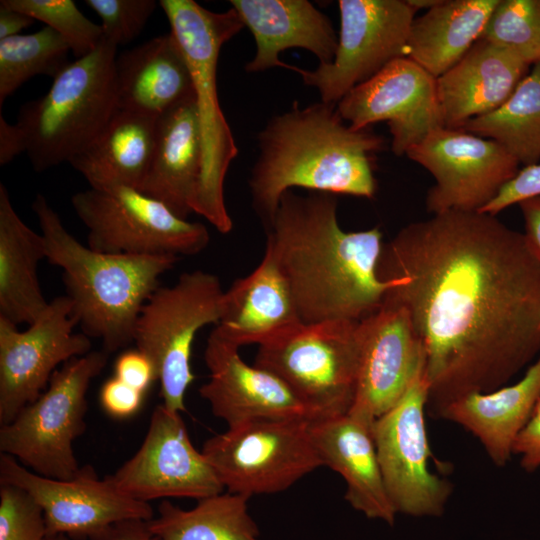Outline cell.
Here are the masks:
<instances>
[{
	"mask_svg": "<svg viewBox=\"0 0 540 540\" xmlns=\"http://www.w3.org/2000/svg\"><path fill=\"white\" fill-rule=\"evenodd\" d=\"M384 301L408 313L424 353L427 407L507 383L540 354V258L495 215L446 211L383 244Z\"/></svg>",
	"mask_w": 540,
	"mask_h": 540,
	"instance_id": "1",
	"label": "cell"
},
{
	"mask_svg": "<svg viewBox=\"0 0 540 540\" xmlns=\"http://www.w3.org/2000/svg\"><path fill=\"white\" fill-rule=\"evenodd\" d=\"M265 232L302 323L360 322L382 307L394 283L377 273L382 232L344 231L334 194L286 191Z\"/></svg>",
	"mask_w": 540,
	"mask_h": 540,
	"instance_id": "2",
	"label": "cell"
},
{
	"mask_svg": "<svg viewBox=\"0 0 540 540\" xmlns=\"http://www.w3.org/2000/svg\"><path fill=\"white\" fill-rule=\"evenodd\" d=\"M258 156L248 180L251 204L265 231L282 195L300 187L312 192L373 198L377 191L373 155L383 137L355 129L336 104L312 103L269 119L258 133Z\"/></svg>",
	"mask_w": 540,
	"mask_h": 540,
	"instance_id": "3",
	"label": "cell"
},
{
	"mask_svg": "<svg viewBox=\"0 0 540 540\" xmlns=\"http://www.w3.org/2000/svg\"><path fill=\"white\" fill-rule=\"evenodd\" d=\"M32 209L45 241L46 259L62 269L72 314L83 333L100 339L108 353L132 343L142 307L160 286V276L179 257L97 252L65 228L43 195L35 197Z\"/></svg>",
	"mask_w": 540,
	"mask_h": 540,
	"instance_id": "4",
	"label": "cell"
},
{
	"mask_svg": "<svg viewBox=\"0 0 540 540\" xmlns=\"http://www.w3.org/2000/svg\"><path fill=\"white\" fill-rule=\"evenodd\" d=\"M159 6L187 60L200 122L202 167L193 213L227 234L233 222L225 204L224 182L238 148L219 103L217 64L222 46L244 24L232 7L214 12L193 0H161Z\"/></svg>",
	"mask_w": 540,
	"mask_h": 540,
	"instance_id": "5",
	"label": "cell"
},
{
	"mask_svg": "<svg viewBox=\"0 0 540 540\" xmlns=\"http://www.w3.org/2000/svg\"><path fill=\"white\" fill-rule=\"evenodd\" d=\"M117 46L105 38L55 77L42 97L25 103L16 124L35 171H45L82 152L119 110Z\"/></svg>",
	"mask_w": 540,
	"mask_h": 540,
	"instance_id": "6",
	"label": "cell"
},
{
	"mask_svg": "<svg viewBox=\"0 0 540 540\" xmlns=\"http://www.w3.org/2000/svg\"><path fill=\"white\" fill-rule=\"evenodd\" d=\"M360 322L300 323L259 345L254 365L278 376L314 419L346 414L356 391Z\"/></svg>",
	"mask_w": 540,
	"mask_h": 540,
	"instance_id": "7",
	"label": "cell"
},
{
	"mask_svg": "<svg viewBox=\"0 0 540 540\" xmlns=\"http://www.w3.org/2000/svg\"><path fill=\"white\" fill-rule=\"evenodd\" d=\"M109 353L93 350L65 362L47 388L0 428V451L41 476L68 480L80 468L73 442L86 429L87 391Z\"/></svg>",
	"mask_w": 540,
	"mask_h": 540,
	"instance_id": "8",
	"label": "cell"
},
{
	"mask_svg": "<svg viewBox=\"0 0 540 540\" xmlns=\"http://www.w3.org/2000/svg\"><path fill=\"white\" fill-rule=\"evenodd\" d=\"M224 292L216 275L185 272L174 285L159 286L140 311L133 342L151 361L162 404L172 411L185 410V393L194 380L192 344L199 329L220 321Z\"/></svg>",
	"mask_w": 540,
	"mask_h": 540,
	"instance_id": "9",
	"label": "cell"
},
{
	"mask_svg": "<svg viewBox=\"0 0 540 540\" xmlns=\"http://www.w3.org/2000/svg\"><path fill=\"white\" fill-rule=\"evenodd\" d=\"M310 419H261L228 427L201 452L227 492L246 497L290 488L323 466L309 431Z\"/></svg>",
	"mask_w": 540,
	"mask_h": 540,
	"instance_id": "10",
	"label": "cell"
},
{
	"mask_svg": "<svg viewBox=\"0 0 540 540\" xmlns=\"http://www.w3.org/2000/svg\"><path fill=\"white\" fill-rule=\"evenodd\" d=\"M72 207L88 229V247L119 255L190 256L210 240L202 223L180 218L162 202L128 186L89 188Z\"/></svg>",
	"mask_w": 540,
	"mask_h": 540,
	"instance_id": "11",
	"label": "cell"
},
{
	"mask_svg": "<svg viewBox=\"0 0 540 540\" xmlns=\"http://www.w3.org/2000/svg\"><path fill=\"white\" fill-rule=\"evenodd\" d=\"M340 30L333 61L314 70L298 68L303 83L322 102L337 104L351 89L392 61L407 57L417 12L408 0H339Z\"/></svg>",
	"mask_w": 540,
	"mask_h": 540,
	"instance_id": "12",
	"label": "cell"
},
{
	"mask_svg": "<svg viewBox=\"0 0 540 540\" xmlns=\"http://www.w3.org/2000/svg\"><path fill=\"white\" fill-rule=\"evenodd\" d=\"M428 383L424 369L405 393L372 425V434L389 498L397 513L440 516L451 484L431 472L425 409Z\"/></svg>",
	"mask_w": 540,
	"mask_h": 540,
	"instance_id": "13",
	"label": "cell"
},
{
	"mask_svg": "<svg viewBox=\"0 0 540 540\" xmlns=\"http://www.w3.org/2000/svg\"><path fill=\"white\" fill-rule=\"evenodd\" d=\"M406 156L435 180L426 195L431 214L480 211L520 170L500 144L462 128L439 126Z\"/></svg>",
	"mask_w": 540,
	"mask_h": 540,
	"instance_id": "14",
	"label": "cell"
},
{
	"mask_svg": "<svg viewBox=\"0 0 540 540\" xmlns=\"http://www.w3.org/2000/svg\"><path fill=\"white\" fill-rule=\"evenodd\" d=\"M0 484L20 487L35 498L44 513L47 539L64 535L100 540L117 523L154 517L150 503L126 495L108 476L100 479L89 465L71 479L58 480L36 474L1 453Z\"/></svg>",
	"mask_w": 540,
	"mask_h": 540,
	"instance_id": "15",
	"label": "cell"
},
{
	"mask_svg": "<svg viewBox=\"0 0 540 540\" xmlns=\"http://www.w3.org/2000/svg\"><path fill=\"white\" fill-rule=\"evenodd\" d=\"M72 301L58 296L24 331L0 318V424L11 422L47 388L60 364L91 350L90 337L74 333Z\"/></svg>",
	"mask_w": 540,
	"mask_h": 540,
	"instance_id": "16",
	"label": "cell"
},
{
	"mask_svg": "<svg viewBox=\"0 0 540 540\" xmlns=\"http://www.w3.org/2000/svg\"><path fill=\"white\" fill-rule=\"evenodd\" d=\"M126 495L143 502L161 498L197 501L224 492L190 439L181 413L157 405L137 452L108 476Z\"/></svg>",
	"mask_w": 540,
	"mask_h": 540,
	"instance_id": "17",
	"label": "cell"
},
{
	"mask_svg": "<svg viewBox=\"0 0 540 540\" xmlns=\"http://www.w3.org/2000/svg\"><path fill=\"white\" fill-rule=\"evenodd\" d=\"M344 121L355 129L386 122L396 156L442 126L436 78L408 57L398 58L351 89L337 104Z\"/></svg>",
	"mask_w": 540,
	"mask_h": 540,
	"instance_id": "18",
	"label": "cell"
},
{
	"mask_svg": "<svg viewBox=\"0 0 540 540\" xmlns=\"http://www.w3.org/2000/svg\"><path fill=\"white\" fill-rule=\"evenodd\" d=\"M360 325L357 384L348 413L373 424L424 369V353L407 311L396 303L384 301Z\"/></svg>",
	"mask_w": 540,
	"mask_h": 540,
	"instance_id": "19",
	"label": "cell"
},
{
	"mask_svg": "<svg viewBox=\"0 0 540 540\" xmlns=\"http://www.w3.org/2000/svg\"><path fill=\"white\" fill-rule=\"evenodd\" d=\"M239 348L214 329L207 339L204 361L209 380L199 393L215 417L228 427L261 419H314L278 376L244 362Z\"/></svg>",
	"mask_w": 540,
	"mask_h": 540,
	"instance_id": "20",
	"label": "cell"
},
{
	"mask_svg": "<svg viewBox=\"0 0 540 540\" xmlns=\"http://www.w3.org/2000/svg\"><path fill=\"white\" fill-rule=\"evenodd\" d=\"M372 425L346 413L312 419L309 431L323 466L345 480V500L367 518L393 525L397 512L384 483Z\"/></svg>",
	"mask_w": 540,
	"mask_h": 540,
	"instance_id": "21",
	"label": "cell"
},
{
	"mask_svg": "<svg viewBox=\"0 0 540 540\" xmlns=\"http://www.w3.org/2000/svg\"><path fill=\"white\" fill-rule=\"evenodd\" d=\"M244 27L252 33L256 53L246 64L249 73L283 67L298 68L280 60L289 48H302L315 55L319 64L333 61L338 36L327 15L307 0H230Z\"/></svg>",
	"mask_w": 540,
	"mask_h": 540,
	"instance_id": "22",
	"label": "cell"
},
{
	"mask_svg": "<svg viewBox=\"0 0 540 540\" xmlns=\"http://www.w3.org/2000/svg\"><path fill=\"white\" fill-rule=\"evenodd\" d=\"M529 65L507 49L480 39L436 78L442 126L462 128L501 106L528 74Z\"/></svg>",
	"mask_w": 540,
	"mask_h": 540,
	"instance_id": "23",
	"label": "cell"
},
{
	"mask_svg": "<svg viewBox=\"0 0 540 540\" xmlns=\"http://www.w3.org/2000/svg\"><path fill=\"white\" fill-rule=\"evenodd\" d=\"M202 141L195 97L158 116L146 175L139 187L187 219L199 185Z\"/></svg>",
	"mask_w": 540,
	"mask_h": 540,
	"instance_id": "24",
	"label": "cell"
},
{
	"mask_svg": "<svg viewBox=\"0 0 540 540\" xmlns=\"http://www.w3.org/2000/svg\"><path fill=\"white\" fill-rule=\"evenodd\" d=\"M300 323L288 282L265 247L258 266L224 292L214 330L238 347L259 346Z\"/></svg>",
	"mask_w": 540,
	"mask_h": 540,
	"instance_id": "25",
	"label": "cell"
},
{
	"mask_svg": "<svg viewBox=\"0 0 540 540\" xmlns=\"http://www.w3.org/2000/svg\"><path fill=\"white\" fill-rule=\"evenodd\" d=\"M115 74L119 109L158 117L195 97L187 60L171 32L118 55Z\"/></svg>",
	"mask_w": 540,
	"mask_h": 540,
	"instance_id": "26",
	"label": "cell"
},
{
	"mask_svg": "<svg viewBox=\"0 0 540 540\" xmlns=\"http://www.w3.org/2000/svg\"><path fill=\"white\" fill-rule=\"evenodd\" d=\"M540 397V354L523 377L489 392H473L446 404L436 417L471 432L497 466L513 455L515 440Z\"/></svg>",
	"mask_w": 540,
	"mask_h": 540,
	"instance_id": "27",
	"label": "cell"
},
{
	"mask_svg": "<svg viewBox=\"0 0 540 540\" xmlns=\"http://www.w3.org/2000/svg\"><path fill=\"white\" fill-rule=\"evenodd\" d=\"M158 117L119 109L102 132L69 162L89 183L103 189H139L151 160Z\"/></svg>",
	"mask_w": 540,
	"mask_h": 540,
	"instance_id": "28",
	"label": "cell"
},
{
	"mask_svg": "<svg viewBox=\"0 0 540 540\" xmlns=\"http://www.w3.org/2000/svg\"><path fill=\"white\" fill-rule=\"evenodd\" d=\"M46 258L41 234L28 227L0 184V318L18 326L32 324L46 309L38 264Z\"/></svg>",
	"mask_w": 540,
	"mask_h": 540,
	"instance_id": "29",
	"label": "cell"
},
{
	"mask_svg": "<svg viewBox=\"0 0 540 540\" xmlns=\"http://www.w3.org/2000/svg\"><path fill=\"white\" fill-rule=\"evenodd\" d=\"M499 0H441L414 19L407 57L438 78L478 42Z\"/></svg>",
	"mask_w": 540,
	"mask_h": 540,
	"instance_id": "30",
	"label": "cell"
},
{
	"mask_svg": "<svg viewBox=\"0 0 540 540\" xmlns=\"http://www.w3.org/2000/svg\"><path fill=\"white\" fill-rule=\"evenodd\" d=\"M249 499L222 492L198 500L188 510L164 500L157 517L147 521L148 527L158 540H260Z\"/></svg>",
	"mask_w": 540,
	"mask_h": 540,
	"instance_id": "31",
	"label": "cell"
},
{
	"mask_svg": "<svg viewBox=\"0 0 540 540\" xmlns=\"http://www.w3.org/2000/svg\"><path fill=\"white\" fill-rule=\"evenodd\" d=\"M463 130L500 144L518 163L540 160V62L494 111L468 121Z\"/></svg>",
	"mask_w": 540,
	"mask_h": 540,
	"instance_id": "32",
	"label": "cell"
},
{
	"mask_svg": "<svg viewBox=\"0 0 540 540\" xmlns=\"http://www.w3.org/2000/svg\"><path fill=\"white\" fill-rule=\"evenodd\" d=\"M70 52L66 41L48 26L0 40V107L32 77L55 78L69 64Z\"/></svg>",
	"mask_w": 540,
	"mask_h": 540,
	"instance_id": "33",
	"label": "cell"
},
{
	"mask_svg": "<svg viewBox=\"0 0 540 540\" xmlns=\"http://www.w3.org/2000/svg\"><path fill=\"white\" fill-rule=\"evenodd\" d=\"M481 39L529 65L540 62V0H499Z\"/></svg>",
	"mask_w": 540,
	"mask_h": 540,
	"instance_id": "34",
	"label": "cell"
},
{
	"mask_svg": "<svg viewBox=\"0 0 540 540\" xmlns=\"http://www.w3.org/2000/svg\"><path fill=\"white\" fill-rule=\"evenodd\" d=\"M0 4L52 28L76 59L94 51L104 39L101 26L89 20L72 0H1Z\"/></svg>",
	"mask_w": 540,
	"mask_h": 540,
	"instance_id": "35",
	"label": "cell"
},
{
	"mask_svg": "<svg viewBox=\"0 0 540 540\" xmlns=\"http://www.w3.org/2000/svg\"><path fill=\"white\" fill-rule=\"evenodd\" d=\"M0 540H47L43 510L26 490L0 484Z\"/></svg>",
	"mask_w": 540,
	"mask_h": 540,
	"instance_id": "36",
	"label": "cell"
},
{
	"mask_svg": "<svg viewBox=\"0 0 540 540\" xmlns=\"http://www.w3.org/2000/svg\"><path fill=\"white\" fill-rule=\"evenodd\" d=\"M101 20L103 36L117 47L142 32L159 3L155 0H85Z\"/></svg>",
	"mask_w": 540,
	"mask_h": 540,
	"instance_id": "37",
	"label": "cell"
},
{
	"mask_svg": "<svg viewBox=\"0 0 540 540\" xmlns=\"http://www.w3.org/2000/svg\"><path fill=\"white\" fill-rule=\"evenodd\" d=\"M540 196V163L525 166L479 212L497 215L524 200Z\"/></svg>",
	"mask_w": 540,
	"mask_h": 540,
	"instance_id": "38",
	"label": "cell"
},
{
	"mask_svg": "<svg viewBox=\"0 0 540 540\" xmlns=\"http://www.w3.org/2000/svg\"><path fill=\"white\" fill-rule=\"evenodd\" d=\"M144 392L126 384L117 377L108 379L100 390V403L111 416L126 418L141 407Z\"/></svg>",
	"mask_w": 540,
	"mask_h": 540,
	"instance_id": "39",
	"label": "cell"
},
{
	"mask_svg": "<svg viewBox=\"0 0 540 540\" xmlns=\"http://www.w3.org/2000/svg\"><path fill=\"white\" fill-rule=\"evenodd\" d=\"M114 371L115 377L142 392L157 380L151 361L138 349L123 352L115 362Z\"/></svg>",
	"mask_w": 540,
	"mask_h": 540,
	"instance_id": "40",
	"label": "cell"
},
{
	"mask_svg": "<svg viewBox=\"0 0 540 540\" xmlns=\"http://www.w3.org/2000/svg\"><path fill=\"white\" fill-rule=\"evenodd\" d=\"M513 454L520 456V466L526 472H534L540 467V397L515 440Z\"/></svg>",
	"mask_w": 540,
	"mask_h": 540,
	"instance_id": "41",
	"label": "cell"
},
{
	"mask_svg": "<svg viewBox=\"0 0 540 540\" xmlns=\"http://www.w3.org/2000/svg\"><path fill=\"white\" fill-rule=\"evenodd\" d=\"M47 540H69V537L57 535ZM100 540H158L150 531L145 520L133 519L115 524Z\"/></svg>",
	"mask_w": 540,
	"mask_h": 540,
	"instance_id": "42",
	"label": "cell"
},
{
	"mask_svg": "<svg viewBox=\"0 0 540 540\" xmlns=\"http://www.w3.org/2000/svg\"><path fill=\"white\" fill-rule=\"evenodd\" d=\"M26 152V141L18 125L10 124L0 115V165H6Z\"/></svg>",
	"mask_w": 540,
	"mask_h": 540,
	"instance_id": "43",
	"label": "cell"
},
{
	"mask_svg": "<svg viewBox=\"0 0 540 540\" xmlns=\"http://www.w3.org/2000/svg\"><path fill=\"white\" fill-rule=\"evenodd\" d=\"M523 219V232L529 245L540 258V196L522 201L518 204Z\"/></svg>",
	"mask_w": 540,
	"mask_h": 540,
	"instance_id": "44",
	"label": "cell"
},
{
	"mask_svg": "<svg viewBox=\"0 0 540 540\" xmlns=\"http://www.w3.org/2000/svg\"><path fill=\"white\" fill-rule=\"evenodd\" d=\"M34 21L24 13L0 4V40L21 34Z\"/></svg>",
	"mask_w": 540,
	"mask_h": 540,
	"instance_id": "45",
	"label": "cell"
},
{
	"mask_svg": "<svg viewBox=\"0 0 540 540\" xmlns=\"http://www.w3.org/2000/svg\"><path fill=\"white\" fill-rule=\"evenodd\" d=\"M441 0H408L409 4L416 10L425 8L427 10L436 6Z\"/></svg>",
	"mask_w": 540,
	"mask_h": 540,
	"instance_id": "46",
	"label": "cell"
}]
</instances>
